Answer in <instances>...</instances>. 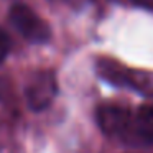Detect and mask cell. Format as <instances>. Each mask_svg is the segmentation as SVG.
Returning a JSON list of instances; mask_svg holds the SVG:
<instances>
[{
	"label": "cell",
	"instance_id": "cell-1",
	"mask_svg": "<svg viewBox=\"0 0 153 153\" xmlns=\"http://www.w3.org/2000/svg\"><path fill=\"white\" fill-rule=\"evenodd\" d=\"M97 74L105 82L115 87H128L145 97L153 99V73L143 69L127 68L125 64L119 63L110 58H100L96 63Z\"/></svg>",
	"mask_w": 153,
	"mask_h": 153
},
{
	"label": "cell",
	"instance_id": "cell-2",
	"mask_svg": "<svg viewBox=\"0 0 153 153\" xmlns=\"http://www.w3.org/2000/svg\"><path fill=\"white\" fill-rule=\"evenodd\" d=\"M119 140L132 146L153 145V104L128 110Z\"/></svg>",
	"mask_w": 153,
	"mask_h": 153
},
{
	"label": "cell",
	"instance_id": "cell-3",
	"mask_svg": "<svg viewBox=\"0 0 153 153\" xmlns=\"http://www.w3.org/2000/svg\"><path fill=\"white\" fill-rule=\"evenodd\" d=\"M10 22L18 33L31 43H46L51 38V30L48 23L28 5H13L10 8Z\"/></svg>",
	"mask_w": 153,
	"mask_h": 153
},
{
	"label": "cell",
	"instance_id": "cell-4",
	"mask_svg": "<svg viewBox=\"0 0 153 153\" xmlns=\"http://www.w3.org/2000/svg\"><path fill=\"white\" fill-rule=\"evenodd\" d=\"M58 92L56 77L51 71H36L30 76L25 87V97H27L28 107L35 112L46 109L53 102Z\"/></svg>",
	"mask_w": 153,
	"mask_h": 153
},
{
	"label": "cell",
	"instance_id": "cell-5",
	"mask_svg": "<svg viewBox=\"0 0 153 153\" xmlns=\"http://www.w3.org/2000/svg\"><path fill=\"white\" fill-rule=\"evenodd\" d=\"M130 107L120 104H102L97 107V123L107 137L119 138Z\"/></svg>",
	"mask_w": 153,
	"mask_h": 153
},
{
	"label": "cell",
	"instance_id": "cell-6",
	"mask_svg": "<svg viewBox=\"0 0 153 153\" xmlns=\"http://www.w3.org/2000/svg\"><path fill=\"white\" fill-rule=\"evenodd\" d=\"M10 46H12L10 36L4 30H0V64L7 59L8 53H10Z\"/></svg>",
	"mask_w": 153,
	"mask_h": 153
},
{
	"label": "cell",
	"instance_id": "cell-7",
	"mask_svg": "<svg viewBox=\"0 0 153 153\" xmlns=\"http://www.w3.org/2000/svg\"><path fill=\"white\" fill-rule=\"evenodd\" d=\"M133 5L137 7H142V8H146V10H153V0H130Z\"/></svg>",
	"mask_w": 153,
	"mask_h": 153
},
{
	"label": "cell",
	"instance_id": "cell-8",
	"mask_svg": "<svg viewBox=\"0 0 153 153\" xmlns=\"http://www.w3.org/2000/svg\"><path fill=\"white\" fill-rule=\"evenodd\" d=\"M71 4H74V5H77V7H81V5H84V2L86 0H69Z\"/></svg>",
	"mask_w": 153,
	"mask_h": 153
}]
</instances>
